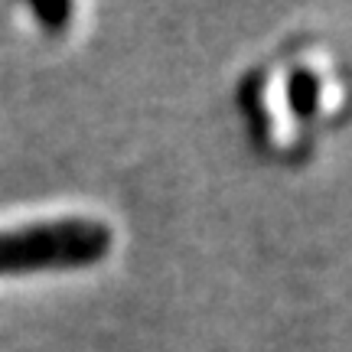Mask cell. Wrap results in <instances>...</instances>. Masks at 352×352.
<instances>
[{
  "label": "cell",
  "instance_id": "cell-1",
  "mask_svg": "<svg viewBox=\"0 0 352 352\" xmlns=\"http://www.w3.org/2000/svg\"><path fill=\"white\" fill-rule=\"evenodd\" d=\"M111 252V228L98 219H50L0 228V277L63 271L101 261Z\"/></svg>",
  "mask_w": 352,
  "mask_h": 352
}]
</instances>
